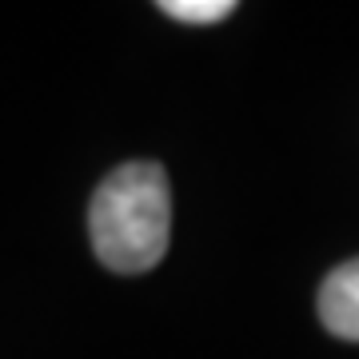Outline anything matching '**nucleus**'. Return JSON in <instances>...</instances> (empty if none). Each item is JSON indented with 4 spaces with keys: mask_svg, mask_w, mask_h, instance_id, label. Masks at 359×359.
I'll list each match as a JSON object with an SVG mask.
<instances>
[{
    "mask_svg": "<svg viewBox=\"0 0 359 359\" xmlns=\"http://www.w3.org/2000/svg\"><path fill=\"white\" fill-rule=\"evenodd\" d=\"M160 13L176 16L184 25H216V20L236 13V4L231 0H164Z\"/></svg>",
    "mask_w": 359,
    "mask_h": 359,
    "instance_id": "3",
    "label": "nucleus"
},
{
    "mask_svg": "<svg viewBox=\"0 0 359 359\" xmlns=\"http://www.w3.org/2000/svg\"><path fill=\"white\" fill-rule=\"evenodd\" d=\"M88 231L96 259L108 271H152L164 259L172 236V188L164 168L136 160L104 176L88 208Z\"/></svg>",
    "mask_w": 359,
    "mask_h": 359,
    "instance_id": "1",
    "label": "nucleus"
},
{
    "mask_svg": "<svg viewBox=\"0 0 359 359\" xmlns=\"http://www.w3.org/2000/svg\"><path fill=\"white\" fill-rule=\"evenodd\" d=\"M320 320L339 339L359 344V259H347L320 287Z\"/></svg>",
    "mask_w": 359,
    "mask_h": 359,
    "instance_id": "2",
    "label": "nucleus"
}]
</instances>
